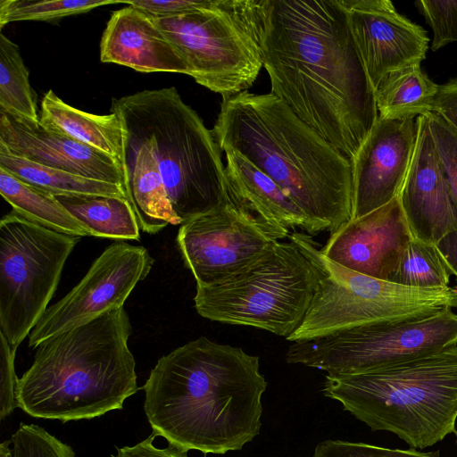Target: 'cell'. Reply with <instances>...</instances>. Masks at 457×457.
<instances>
[{
	"mask_svg": "<svg viewBox=\"0 0 457 457\" xmlns=\"http://www.w3.org/2000/svg\"><path fill=\"white\" fill-rule=\"evenodd\" d=\"M110 111L120 116L129 137L154 153L182 223L233 200L212 131L175 87L112 99Z\"/></svg>",
	"mask_w": 457,
	"mask_h": 457,
	"instance_id": "8992f818",
	"label": "cell"
},
{
	"mask_svg": "<svg viewBox=\"0 0 457 457\" xmlns=\"http://www.w3.org/2000/svg\"><path fill=\"white\" fill-rule=\"evenodd\" d=\"M291 232L233 200L183 222L176 242L196 286L220 282Z\"/></svg>",
	"mask_w": 457,
	"mask_h": 457,
	"instance_id": "7c38bea8",
	"label": "cell"
},
{
	"mask_svg": "<svg viewBox=\"0 0 457 457\" xmlns=\"http://www.w3.org/2000/svg\"><path fill=\"white\" fill-rule=\"evenodd\" d=\"M454 345H457V313L445 309L294 342L285 358L290 364L338 375L377 369Z\"/></svg>",
	"mask_w": 457,
	"mask_h": 457,
	"instance_id": "8fae6325",
	"label": "cell"
},
{
	"mask_svg": "<svg viewBox=\"0 0 457 457\" xmlns=\"http://www.w3.org/2000/svg\"><path fill=\"white\" fill-rule=\"evenodd\" d=\"M131 332L120 307L43 341L19 379V408L63 423L122 409L139 390L128 344Z\"/></svg>",
	"mask_w": 457,
	"mask_h": 457,
	"instance_id": "277c9868",
	"label": "cell"
},
{
	"mask_svg": "<svg viewBox=\"0 0 457 457\" xmlns=\"http://www.w3.org/2000/svg\"><path fill=\"white\" fill-rule=\"evenodd\" d=\"M11 440L4 441L0 445V457H12V451L10 448Z\"/></svg>",
	"mask_w": 457,
	"mask_h": 457,
	"instance_id": "74e56055",
	"label": "cell"
},
{
	"mask_svg": "<svg viewBox=\"0 0 457 457\" xmlns=\"http://www.w3.org/2000/svg\"><path fill=\"white\" fill-rule=\"evenodd\" d=\"M322 390L371 430L424 449L456 432L457 345L366 371L327 374Z\"/></svg>",
	"mask_w": 457,
	"mask_h": 457,
	"instance_id": "5b68a950",
	"label": "cell"
},
{
	"mask_svg": "<svg viewBox=\"0 0 457 457\" xmlns=\"http://www.w3.org/2000/svg\"><path fill=\"white\" fill-rule=\"evenodd\" d=\"M439 85L415 64L386 75L375 88L378 118L402 120L431 112Z\"/></svg>",
	"mask_w": 457,
	"mask_h": 457,
	"instance_id": "603a6c76",
	"label": "cell"
},
{
	"mask_svg": "<svg viewBox=\"0 0 457 457\" xmlns=\"http://www.w3.org/2000/svg\"><path fill=\"white\" fill-rule=\"evenodd\" d=\"M126 170L124 190L141 230L155 234L169 224H182L170 202L154 153L128 135Z\"/></svg>",
	"mask_w": 457,
	"mask_h": 457,
	"instance_id": "44dd1931",
	"label": "cell"
},
{
	"mask_svg": "<svg viewBox=\"0 0 457 457\" xmlns=\"http://www.w3.org/2000/svg\"><path fill=\"white\" fill-rule=\"evenodd\" d=\"M411 238L398 196L341 225L320 251L345 268L388 281Z\"/></svg>",
	"mask_w": 457,
	"mask_h": 457,
	"instance_id": "2e32d148",
	"label": "cell"
},
{
	"mask_svg": "<svg viewBox=\"0 0 457 457\" xmlns=\"http://www.w3.org/2000/svg\"><path fill=\"white\" fill-rule=\"evenodd\" d=\"M122 4L116 0H2L0 28L13 21H51L80 14L100 6Z\"/></svg>",
	"mask_w": 457,
	"mask_h": 457,
	"instance_id": "f1b7e54d",
	"label": "cell"
},
{
	"mask_svg": "<svg viewBox=\"0 0 457 457\" xmlns=\"http://www.w3.org/2000/svg\"><path fill=\"white\" fill-rule=\"evenodd\" d=\"M0 168L54 195H98L127 199L124 188L118 184L30 162L11 154L1 143Z\"/></svg>",
	"mask_w": 457,
	"mask_h": 457,
	"instance_id": "d4e9b609",
	"label": "cell"
},
{
	"mask_svg": "<svg viewBox=\"0 0 457 457\" xmlns=\"http://www.w3.org/2000/svg\"><path fill=\"white\" fill-rule=\"evenodd\" d=\"M457 130V78L439 85L433 110Z\"/></svg>",
	"mask_w": 457,
	"mask_h": 457,
	"instance_id": "d590c367",
	"label": "cell"
},
{
	"mask_svg": "<svg viewBox=\"0 0 457 457\" xmlns=\"http://www.w3.org/2000/svg\"><path fill=\"white\" fill-rule=\"evenodd\" d=\"M256 0H207L178 16L154 18L184 58L188 75L222 100L247 91L263 67Z\"/></svg>",
	"mask_w": 457,
	"mask_h": 457,
	"instance_id": "9c48e42d",
	"label": "cell"
},
{
	"mask_svg": "<svg viewBox=\"0 0 457 457\" xmlns=\"http://www.w3.org/2000/svg\"><path fill=\"white\" fill-rule=\"evenodd\" d=\"M417 140L399 200L415 239L436 245L457 229L452 195L426 115L417 117Z\"/></svg>",
	"mask_w": 457,
	"mask_h": 457,
	"instance_id": "e0dca14e",
	"label": "cell"
},
{
	"mask_svg": "<svg viewBox=\"0 0 457 457\" xmlns=\"http://www.w3.org/2000/svg\"><path fill=\"white\" fill-rule=\"evenodd\" d=\"M417 131V118H378L350 159L352 219L361 217L399 196L414 154Z\"/></svg>",
	"mask_w": 457,
	"mask_h": 457,
	"instance_id": "5bb4252c",
	"label": "cell"
},
{
	"mask_svg": "<svg viewBox=\"0 0 457 457\" xmlns=\"http://www.w3.org/2000/svg\"><path fill=\"white\" fill-rule=\"evenodd\" d=\"M314 266L318 285L300 327L287 340L315 339L344 329L457 308V287L417 288L375 278L328 258L312 236L288 237Z\"/></svg>",
	"mask_w": 457,
	"mask_h": 457,
	"instance_id": "ba28073f",
	"label": "cell"
},
{
	"mask_svg": "<svg viewBox=\"0 0 457 457\" xmlns=\"http://www.w3.org/2000/svg\"><path fill=\"white\" fill-rule=\"evenodd\" d=\"M273 95L349 160L378 118L342 0H257Z\"/></svg>",
	"mask_w": 457,
	"mask_h": 457,
	"instance_id": "6da1fadb",
	"label": "cell"
},
{
	"mask_svg": "<svg viewBox=\"0 0 457 457\" xmlns=\"http://www.w3.org/2000/svg\"><path fill=\"white\" fill-rule=\"evenodd\" d=\"M225 172L234 202L290 232L314 236L326 227L310 219L264 172L236 151L226 153Z\"/></svg>",
	"mask_w": 457,
	"mask_h": 457,
	"instance_id": "ffe728a7",
	"label": "cell"
},
{
	"mask_svg": "<svg viewBox=\"0 0 457 457\" xmlns=\"http://www.w3.org/2000/svg\"><path fill=\"white\" fill-rule=\"evenodd\" d=\"M37 96L32 90L19 46L0 34V111L38 121Z\"/></svg>",
	"mask_w": 457,
	"mask_h": 457,
	"instance_id": "4316f807",
	"label": "cell"
},
{
	"mask_svg": "<svg viewBox=\"0 0 457 457\" xmlns=\"http://www.w3.org/2000/svg\"><path fill=\"white\" fill-rule=\"evenodd\" d=\"M156 436L152 433L145 440L133 446L117 447V453L112 457H187L186 451L169 444L165 448L154 445Z\"/></svg>",
	"mask_w": 457,
	"mask_h": 457,
	"instance_id": "e575fe53",
	"label": "cell"
},
{
	"mask_svg": "<svg viewBox=\"0 0 457 457\" xmlns=\"http://www.w3.org/2000/svg\"><path fill=\"white\" fill-rule=\"evenodd\" d=\"M350 30L375 90L388 73L420 64L429 38L389 0H342Z\"/></svg>",
	"mask_w": 457,
	"mask_h": 457,
	"instance_id": "9a60e30c",
	"label": "cell"
},
{
	"mask_svg": "<svg viewBox=\"0 0 457 457\" xmlns=\"http://www.w3.org/2000/svg\"><path fill=\"white\" fill-rule=\"evenodd\" d=\"M434 142L457 205V130L435 112L426 114Z\"/></svg>",
	"mask_w": 457,
	"mask_h": 457,
	"instance_id": "d6a6232c",
	"label": "cell"
},
{
	"mask_svg": "<svg viewBox=\"0 0 457 457\" xmlns=\"http://www.w3.org/2000/svg\"><path fill=\"white\" fill-rule=\"evenodd\" d=\"M415 5L432 29V51L457 42V0H419Z\"/></svg>",
	"mask_w": 457,
	"mask_h": 457,
	"instance_id": "4dcf8cb0",
	"label": "cell"
},
{
	"mask_svg": "<svg viewBox=\"0 0 457 457\" xmlns=\"http://www.w3.org/2000/svg\"><path fill=\"white\" fill-rule=\"evenodd\" d=\"M436 247L449 272L457 278V229L445 236Z\"/></svg>",
	"mask_w": 457,
	"mask_h": 457,
	"instance_id": "8d00e7d4",
	"label": "cell"
},
{
	"mask_svg": "<svg viewBox=\"0 0 457 457\" xmlns=\"http://www.w3.org/2000/svg\"><path fill=\"white\" fill-rule=\"evenodd\" d=\"M93 237L139 240V226L125 198L98 195H54Z\"/></svg>",
	"mask_w": 457,
	"mask_h": 457,
	"instance_id": "484cf974",
	"label": "cell"
},
{
	"mask_svg": "<svg viewBox=\"0 0 457 457\" xmlns=\"http://www.w3.org/2000/svg\"><path fill=\"white\" fill-rule=\"evenodd\" d=\"M221 151H236L270 177L330 233L352 219L348 158L272 93L222 100L212 129Z\"/></svg>",
	"mask_w": 457,
	"mask_h": 457,
	"instance_id": "3957f363",
	"label": "cell"
},
{
	"mask_svg": "<svg viewBox=\"0 0 457 457\" xmlns=\"http://www.w3.org/2000/svg\"><path fill=\"white\" fill-rule=\"evenodd\" d=\"M267 386L259 356L201 337L157 361L142 387L144 411L169 444L223 454L260 433Z\"/></svg>",
	"mask_w": 457,
	"mask_h": 457,
	"instance_id": "7a4b0ae2",
	"label": "cell"
},
{
	"mask_svg": "<svg viewBox=\"0 0 457 457\" xmlns=\"http://www.w3.org/2000/svg\"><path fill=\"white\" fill-rule=\"evenodd\" d=\"M318 285L312 263L292 242L276 241L228 278L196 286L197 313L286 339L302 324Z\"/></svg>",
	"mask_w": 457,
	"mask_h": 457,
	"instance_id": "52a82bcc",
	"label": "cell"
},
{
	"mask_svg": "<svg viewBox=\"0 0 457 457\" xmlns=\"http://www.w3.org/2000/svg\"><path fill=\"white\" fill-rule=\"evenodd\" d=\"M11 441L12 457H75L69 445L35 424L21 423Z\"/></svg>",
	"mask_w": 457,
	"mask_h": 457,
	"instance_id": "f546056e",
	"label": "cell"
},
{
	"mask_svg": "<svg viewBox=\"0 0 457 457\" xmlns=\"http://www.w3.org/2000/svg\"><path fill=\"white\" fill-rule=\"evenodd\" d=\"M154 263V259L144 246L122 241L112 243L94 261L83 278L46 309L29 336V346L37 348L58 333L123 307Z\"/></svg>",
	"mask_w": 457,
	"mask_h": 457,
	"instance_id": "4fadbf2b",
	"label": "cell"
},
{
	"mask_svg": "<svg viewBox=\"0 0 457 457\" xmlns=\"http://www.w3.org/2000/svg\"><path fill=\"white\" fill-rule=\"evenodd\" d=\"M312 457H439V452L423 453L415 449H390L365 443L326 440L316 445Z\"/></svg>",
	"mask_w": 457,
	"mask_h": 457,
	"instance_id": "1f68e13d",
	"label": "cell"
},
{
	"mask_svg": "<svg viewBox=\"0 0 457 457\" xmlns=\"http://www.w3.org/2000/svg\"><path fill=\"white\" fill-rule=\"evenodd\" d=\"M0 420L9 416L18 406L19 379L14 368L16 350L0 333Z\"/></svg>",
	"mask_w": 457,
	"mask_h": 457,
	"instance_id": "836d02e7",
	"label": "cell"
},
{
	"mask_svg": "<svg viewBox=\"0 0 457 457\" xmlns=\"http://www.w3.org/2000/svg\"><path fill=\"white\" fill-rule=\"evenodd\" d=\"M455 435H456V445H457V432H455Z\"/></svg>",
	"mask_w": 457,
	"mask_h": 457,
	"instance_id": "f35d334b",
	"label": "cell"
},
{
	"mask_svg": "<svg viewBox=\"0 0 457 457\" xmlns=\"http://www.w3.org/2000/svg\"><path fill=\"white\" fill-rule=\"evenodd\" d=\"M39 120L113 159L122 170L125 187L127 132L118 114L83 112L49 89L41 100Z\"/></svg>",
	"mask_w": 457,
	"mask_h": 457,
	"instance_id": "7402d4cb",
	"label": "cell"
},
{
	"mask_svg": "<svg viewBox=\"0 0 457 457\" xmlns=\"http://www.w3.org/2000/svg\"><path fill=\"white\" fill-rule=\"evenodd\" d=\"M100 60L145 73H189L154 18L130 5L112 12L101 38Z\"/></svg>",
	"mask_w": 457,
	"mask_h": 457,
	"instance_id": "d6986e66",
	"label": "cell"
},
{
	"mask_svg": "<svg viewBox=\"0 0 457 457\" xmlns=\"http://www.w3.org/2000/svg\"><path fill=\"white\" fill-rule=\"evenodd\" d=\"M0 193L14 212L34 223L69 236H92L90 229L71 215L54 195L2 168Z\"/></svg>",
	"mask_w": 457,
	"mask_h": 457,
	"instance_id": "cb8c5ba5",
	"label": "cell"
},
{
	"mask_svg": "<svg viewBox=\"0 0 457 457\" xmlns=\"http://www.w3.org/2000/svg\"><path fill=\"white\" fill-rule=\"evenodd\" d=\"M13 210L0 220V333L17 350L47 309L79 242Z\"/></svg>",
	"mask_w": 457,
	"mask_h": 457,
	"instance_id": "30bf717a",
	"label": "cell"
},
{
	"mask_svg": "<svg viewBox=\"0 0 457 457\" xmlns=\"http://www.w3.org/2000/svg\"><path fill=\"white\" fill-rule=\"evenodd\" d=\"M0 143L11 154L30 162L124 188L122 170L113 159L40 120L0 111Z\"/></svg>",
	"mask_w": 457,
	"mask_h": 457,
	"instance_id": "ac0fdd59",
	"label": "cell"
},
{
	"mask_svg": "<svg viewBox=\"0 0 457 457\" xmlns=\"http://www.w3.org/2000/svg\"><path fill=\"white\" fill-rule=\"evenodd\" d=\"M450 272L436 245L411 238L388 281L417 288L449 287Z\"/></svg>",
	"mask_w": 457,
	"mask_h": 457,
	"instance_id": "83f0119b",
	"label": "cell"
}]
</instances>
